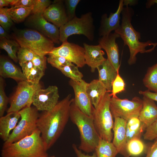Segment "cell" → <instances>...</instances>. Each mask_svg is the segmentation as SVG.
Instances as JSON below:
<instances>
[{"instance_id": "20", "label": "cell", "mask_w": 157, "mask_h": 157, "mask_svg": "<svg viewBox=\"0 0 157 157\" xmlns=\"http://www.w3.org/2000/svg\"><path fill=\"white\" fill-rule=\"evenodd\" d=\"M0 76L3 78H11L17 83L27 81L22 71L8 58H0Z\"/></svg>"}, {"instance_id": "37", "label": "cell", "mask_w": 157, "mask_h": 157, "mask_svg": "<svg viewBox=\"0 0 157 157\" xmlns=\"http://www.w3.org/2000/svg\"><path fill=\"white\" fill-rule=\"evenodd\" d=\"M7 8H0V25L6 31L8 30L13 24V21L7 12Z\"/></svg>"}, {"instance_id": "16", "label": "cell", "mask_w": 157, "mask_h": 157, "mask_svg": "<svg viewBox=\"0 0 157 157\" xmlns=\"http://www.w3.org/2000/svg\"><path fill=\"white\" fill-rule=\"evenodd\" d=\"M124 6V0H120L115 12L111 13L108 17L106 13L102 15L98 30V34L100 37L107 35L119 27L120 25V15Z\"/></svg>"}, {"instance_id": "45", "label": "cell", "mask_w": 157, "mask_h": 157, "mask_svg": "<svg viewBox=\"0 0 157 157\" xmlns=\"http://www.w3.org/2000/svg\"><path fill=\"white\" fill-rule=\"evenodd\" d=\"M139 93L143 96L146 97L154 101H157V93L152 92L147 90L144 91H140Z\"/></svg>"}, {"instance_id": "7", "label": "cell", "mask_w": 157, "mask_h": 157, "mask_svg": "<svg viewBox=\"0 0 157 157\" xmlns=\"http://www.w3.org/2000/svg\"><path fill=\"white\" fill-rule=\"evenodd\" d=\"M95 27L92 13L88 12L80 17L76 16L59 28L60 39L62 43L67 41L68 38L73 35H82L90 41L94 37Z\"/></svg>"}, {"instance_id": "23", "label": "cell", "mask_w": 157, "mask_h": 157, "mask_svg": "<svg viewBox=\"0 0 157 157\" xmlns=\"http://www.w3.org/2000/svg\"><path fill=\"white\" fill-rule=\"evenodd\" d=\"M143 106L138 118L146 128L157 118V106L154 101L146 97L142 99Z\"/></svg>"}, {"instance_id": "50", "label": "cell", "mask_w": 157, "mask_h": 157, "mask_svg": "<svg viewBox=\"0 0 157 157\" xmlns=\"http://www.w3.org/2000/svg\"><path fill=\"white\" fill-rule=\"evenodd\" d=\"M55 157V156H51V157L47 156V157Z\"/></svg>"}, {"instance_id": "12", "label": "cell", "mask_w": 157, "mask_h": 157, "mask_svg": "<svg viewBox=\"0 0 157 157\" xmlns=\"http://www.w3.org/2000/svg\"><path fill=\"white\" fill-rule=\"evenodd\" d=\"M58 88L56 85L37 90L33 98L32 104L38 111H47L52 109L58 102Z\"/></svg>"}, {"instance_id": "1", "label": "cell", "mask_w": 157, "mask_h": 157, "mask_svg": "<svg viewBox=\"0 0 157 157\" xmlns=\"http://www.w3.org/2000/svg\"><path fill=\"white\" fill-rule=\"evenodd\" d=\"M73 98L68 94L50 110L39 115L37 128L47 151L55 143L63 132L70 117V110Z\"/></svg>"}, {"instance_id": "30", "label": "cell", "mask_w": 157, "mask_h": 157, "mask_svg": "<svg viewBox=\"0 0 157 157\" xmlns=\"http://www.w3.org/2000/svg\"><path fill=\"white\" fill-rule=\"evenodd\" d=\"M20 47L19 44L15 40L7 39L0 40V48L5 50L10 58L15 63L18 61L16 53Z\"/></svg>"}, {"instance_id": "47", "label": "cell", "mask_w": 157, "mask_h": 157, "mask_svg": "<svg viewBox=\"0 0 157 157\" xmlns=\"http://www.w3.org/2000/svg\"><path fill=\"white\" fill-rule=\"evenodd\" d=\"M0 38L10 39L9 36L6 31L1 26H0Z\"/></svg>"}, {"instance_id": "18", "label": "cell", "mask_w": 157, "mask_h": 157, "mask_svg": "<svg viewBox=\"0 0 157 157\" xmlns=\"http://www.w3.org/2000/svg\"><path fill=\"white\" fill-rule=\"evenodd\" d=\"M42 15L48 22H51L59 28L69 21L65 6L63 1L61 0L54 1Z\"/></svg>"}, {"instance_id": "4", "label": "cell", "mask_w": 157, "mask_h": 157, "mask_svg": "<svg viewBox=\"0 0 157 157\" xmlns=\"http://www.w3.org/2000/svg\"><path fill=\"white\" fill-rule=\"evenodd\" d=\"M41 133L37 128L31 134L17 142L3 146L1 157H44L48 156Z\"/></svg>"}, {"instance_id": "36", "label": "cell", "mask_w": 157, "mask_h": 157, "mask_svg": "<svg viewBox=\"0 0 157 157\" xmlns=\"http://www.w3.org/2000/svg\"><path fill=\"white\" fill-rule=\"evenodd\" d=\"M125 87L124 81L118 72L113 83L112 93L110 94V95L113 97L116 96L117 94L125 90Z\"/></svg>"}, {"instance_id": "35", "label": "cell", "mask_w": 157, "mask_h": 157, "mask_svg": "<svg viewBox=\"0 0 157 157\" xmlns=\"http://www.w3.org/2000/svg\"><path fill=\"white\" fill-rule=\"evenodd\" d=\"M80 0H65V6L66 13L69 21L70 20L76 16V9Z\"/></svg>"}, {"instance_id": "8", "label": "cell", "mask_w": 157, "mask_h": 157, "mask_svg": "<svg viewBox=\"0 0 157 157\" xmlns=\"http://www.w3.org/2000/svg\"><path fill=\"white\" fill-rule=\"evenodd\" d=\"M34 107H27L19 113L21 119L10 134L8 140L3 146H6L18 141L31 134L37 129V122L39 115Z\"/></svg>"}, {"instance_id": "6", "label": "cell", "mask_w": 157, "mask_h": 157, "mask_svg": "<svg viewBox=\"0 0 157 157\" xmlns=\"http://www.w3.org/2000/svg\"><path fill=\"white\" fill-rule=\"evenodd\" d=\"M107 92L93 111L92 116L94 125L100 138L111 142L113 138L112 132L114 122L110 109L111 98Z\"/></svg>"}, {"instance_id": "26", "label": "cell", "mask_w": 157, "mask_h": 157, "mask_svg": "<svg viewBox=\"0 0 157 157\" xmlns=\"http://www.w3.org/2000/svg\"><path fill=\"white\" fill-rule=\"evenodd\" d=\"M96 157H115L118 151L112 142L100 138L95 150Z\"/></svg>"}, {"instance_id": "39", "label": "cell", "mask_w": 157, "mask_h": 157, "mask_svg": "<svg viewBox=\"0 0 157 157\" xmlns=\"http://www.w3.org/2000/svg\"><path fill=\"white\" fill-rule=\"evenodd\" d=\"M44 72L40 69L34 66L28 76L27 81L34 84L40 83V81L44 75Z\"/></svg>"}, {"instance_id": "14", "label": "cell", "mask_w": 157, "mask_h": 157, "mask_svg": "<svg viewBox=\"0 0 157 157\" xmlns=\"http://www.w3.org/2000/svg\"><path fill=\"white\" fill-rule=\"evenodd\" d=\"M119 37V35L114 32L107 35L100 37L98 41L99 44L106 52L107 59L117 72H119L120 64L119 47L116 40Z\"/></svg>"}, {"instance_id": "43", "label": "cell", "mask_w": 157, "mask_h": 157, "mask_svg": "<svg viewBox=\"0 0 157 157\" xmlns=\"http://www.w3.org/2000/svg\"><path fill=\"white\" fill-rule=\"evenodd\" d=\"M145 157H157V138L148 147Z\"/></svg>"}, {"instance_id": "15", "label": "cell", "mask_w": 157, "mask_h": 157, "mask_svg": "<svg viewBox=\"0 0 157 157\" xmlns=\"http://www.w3.org/2000/svg\"><path fill=\"white\" fill-rule=\"evenodd\" d=\"M87 83L83 80L78 82L71 79L69 81V84L74 92L75 104L83 113L89 116H92L94 108L92 105L86 91Z\"/></svg>"}, {"instance_id": "25", "label": "cell", "mask_w": 157, "mask_h": 157, "mask_svg": "<svg viewBox=\"0 0 157 157\" xmlns=\"http://www.w3.org/2000/svg\"><path fill=\"white\" fill-rule=\"evenodd\" d=\"M146 127L138 117H133L127 121L126 125V140L127 143L131 140L140 139L143 131Z\"/></svg>"}, {"instance_id": "24", "label": "cell", "mask_w": 157, "mask_h": 157, "mask_svg": "<svg viewBox=\"0 0 157 157\" xmlns=\"http://www.w3.org/2000/svg\"><path fill=\"white\" fill-rule=\"evenodd\" d=\"M86 91L91 102L96 108L107 91L104 85L98 79H94L87 83Z\"/></svg>"}, {"instance_id": "40", "label": "cell", "mask_w": 157, "mask_h": 157, "mask_svg": "<svg viewBox=\"0 0 157 157\" xmlns=\"http://www.w3.org/2000/svg\"><path fill=\"white\" fill-rule=\"evenodd\" d=\"M49 0H36L35 5L31 13L33 14H42L51 4Z\"/></svg>"}, {"instance_id": "5", "label": "cell", "mask_w": 157, "mask_h": 157, "mask_svg": "<svg viewBox=\"0 0 157 157\" xmlns=\"http://www.w3.org/2000/svg\"><path fill=\"white\" fill-rule=\"evenodd\" d=\"M13 37L20 47L28 48L40 56L48 55L54 48L51 40L35 30H18Z\"/></svg>"}, {"instance_id": "34", "label": "cell", "mask_w": 157, "mask_h": 157, "mask_svg": "<svg viewBox=\"0 0 157 157\" xmlns=\"http://www.w3.org/2000/svg\"><path fill=\"white\" fill-rule=\"evenodd\" d=\"M19 63L31 61L36 54L27 48L20 47L17 53Z\"/></svg>"}, {"instance_id": "21", "label": "cell", "mask_w": 157, "mask_h": 157, "mask_svg": "<svg viewBox=\"0 0 157 157\" xmlns=\"http://www.w3.org/2000/svg\"><path fill=\"white\" fill-rule=\"evenodd\" d=\"M97 69L99 73L98 80L108 92H111L113 83L119 72L115 69L107 59Z\"/></svg>"}, {"instance_id": "44", "label": "cell", "mask_w": 157, "mask_h": 157, "mask_svg": "<svg viewBox=\"0 0 157 157\" xmlns=\"http://www.w3.org/2000/svg\"><path fill=\"white\" fill-rule=\"evenodd\" d=\"M19 63L22 67V72L24 74L26 78L31 71L34 67L32 61H28Z\"/></svg>"}, {"instance_id": "41", "label": "cell", "mask_w": 157, "mask_h": 157, "mask_svg": "<svg viewBox=\"0 0 157 157\" xmlns=\"http://www.w3.org/2000/svg\"><path fill=\"white\" fill-rule=\"evenodd\" d=\"M47 58L36 54L31 61L34 66L38 68L44 72L47 68Z\"/></svg>"}, {"instance_id": "42", "label": "cell", "mask_w": 157, "mask_h": 157, "mask_svg": "<svg viewBox=\"0 0 157 157\" xmlns=\"http://www.w3.org/2000/svg\"><path fill=\"white\" fill-rule=\"evenodd\" d=\"M36 0H18L14 6L22 7L33 9Z\"/></svg>"}, {"instance_id": "32", "label": "cell", "mask_w": 157, "mask_h": 157, "mask_svg": "<svg viewBox=\"0 0 157 157\" xmlns=\"http://www.w3.org/2000/svg\"><path fill=\"white\" fill-rule=\"evenodd\" d=\"M47 61L52 67L60 70L61 69L72 63L65 58L52 55H48Z\"/></svg>"}, {"instance_id": "22", "label": "cell", "mask_w": 157, "mask_h": 157, "mask_svg": "<svg viewBox=\"0 0 157 157\" xmlns=\"http://www.w3.org/2000/svg\"><path fill=\"white\" fill-rule=\"evenodd\" d=\"M21 116L19 112L7 113L5 116L0 118V137L4 142L8 139L10 131L13 130Z\"/></svg>"}, {"instance_id": "49", "label": "cell", "mask_w": 157, "mask_h": 157, "mask_svg": "<svg viewBox=\"0 0 157 157\" xmlns=\"http://www.w3.org/2000/svg\"><path fill=\"white\" fill-rule=\"evenodd\" d=\"M155 3L157 4V0H150L147 1V7L150 8Z\"/></svg>"}, {"instance_id": "28", "label": "cell", "mask_w": 157, "mask_h": 157, "mask_svg": "<svg viewBox=\"0 0 157 157\" xmlns=\"http://www.w3.org/2000/svg\"><path fill=\"white\" fill-rule=\"evenodd\" d=\"M148 147H147L140 139L134 138L127 142L126 149L129 156H137L144 152L146 153Z\"/></svg>"}, {"instance_id": "31", "label": "cell", "mask_w": 157, "mask_h": 157, "mask_svg": "<svg viewBox=\"0 0 157 157\" xmlns=\"http://www.w3.org/2000/svg\"><path fill=\"white\" fill-rule=\"evenodd\" d=\"M78 67L73 63L65 66L60 71L65 76L76 82L81 81L83 75L78 69Z\"/></svg>"}, {"instance_id": "46", "label": "cell", "mask_w": 157, "mask_h": 157, "mask_svg": "<svg viewBox=\"0 0 157 157\" xmlns=\"http://www.w3.org/2000/svg\"><path fill=\"white\" fill-rule=\"evenodd\" d=\"M72 147L77 157H96L95 152L92 155L85 154L82 153L81 151L78 148L75 144H73Z\"/></svg>"}, {"instance_id": "11", "label": "cell", "mask_w": 157, "mask_h": 157, "mask_svg": "<svg viewBox=\"0 0 157 157\" xmlns=\"http://www.w3.org/2000/svg\"><path fill=\"white\" fill-rule=\"evenodd\" d=\"M85 50L77 44L68 41L63 42L58 47H54L48 54L63 57L76 65L78 67H83L85 63Z\"/></svg>"}, {"instance_id": "19", "label": "cell", "mask_w": 157, "mask_h": 157, "mask_svg": "<svg viewBox=\"0 0 157 157\" xmlns=\"http://www.w3.org/2000/svg\"><path fill=\"white\" fill-rule=\"evenodd\" d=\"M85 50V64L91 68V72H94L106 59L104 56L105 53L100 45H91L85 43L83 44Z\"/></svg>"}, {"instance_id": "27", "label": "cell", "mask_w": 157, "mask_h": 157, "mask_svg": "<svg viewBox=\"0 0 157 157\" xmlns=\"http://www.w3.org/2000/svg\"><path fill=\"white\" fill-rule=\"evenodd\" d=\"M143 82L148 90L157 93V63L148 68Z\"/></svg>"}, {"instance_id": "3", "label": "cell", "mask_w": 157, "mask_h": 157, "mask_svg": "<svg viewBox=\"0 0 157 157\" xmlns=\"http://www.w3.org/2000/svg\"><path fill=\"white\" fill-rule=\"evenodd\" d=\"M69 118L79 132L80 143L78 148L88 153L94 151L100 137L92 116H89L81 111L75 104L74 98L70 105Z\"/></svg>"}, {"instance_id": "48", "label": "cell", "mask_w": 157, "mask_h": 157, "mask_svg": "<svg viewBox=\"0 0 157 157\" xmlns=\"http://www.w3.org/2000/svg\"><path fill=\"white\" fill-rule=\"evenodd\" d=\"M9 5L7 0H0V8L5 6H8Z\"/></svg>"}, {"instance_id": "29", "label": "cell", "mask_w": 157, "mask_h": 157, "mask_svg": "<svg viewBox=\"0 0 157 157\" xmlns=\"http://www.w3.org/2000/svg\"><path fill=\"white\" fill-rule=\"evenodd\" d=\"M32 10L28 8L13 6L8 8L7 12L13 22L19 23L23 21L31 13Z\"/></svg>"}, {"instance_id": "10", "label": "cell", "mask_w": 157, "mask_h": 157, "mask_svg": "<svg viewBox=\"0 0 157 157\" xmlns=\"http://www.w3.org/2000/svg\"><path fill=\"white\" fill-rule=\"evenodd\" d=\"M142 106V100L138 97L130 100L116 96L111 97L110 107L113 117H119L127 121L132 118L138 117Z\"/></svg>"}, {"instance_id": "33", "label": "cell", "mask_w": 157, "mask_h": 157, "mask_svg": "<svg viewBox=\"0 0 157 157\" xmlns=\"http://www.w3.org/2000/svg\"><path fill=\"white\" fill-rule=\"evenodd\" d=\"M3 78L0 76V117L3 116L6 109L9 98L6 96L4 90Z\"/></svg>"}, {"instance_id": "38", "label": "cell", "mask_w": 157, "mask_h": 157, "mask_svg": "<svg viewBox=\"0 0 157 157\" xmlns=\"http://www.w3.org/2000/svg\"><path fill=\"white\" fill-rule=\"evenodd\" d=\"M143 138L145 140L150 141L157 138V118L146 127Z\"/></svg>"}, {"instance_id": "13", "label": "cell", "mask_w": 157, "mask_h": 157, "mask_svg": "<svg viewBox=\"0 0 157 157\" xmlns=\"http://www.w3.org/2000/svg\"><path fill=\"white\" fill-rule=\"evenodd\" d=\"M27 22L31 27L50 39L54 43H60L59 28L48 22L42 14H33L28 18Z\"/></svg>"}, {"instance_id": "2", "label": "cell", "mask_w": 157, "mask_h": 157, "mask_svg": "<svg viewBox=\"0 0 157 157\" xmlns=\"http://www.w3.org/2000/svg\"><path fill=\"white\" fill-rule=\"evenodd\" d=\"M134 12L128 6L124 7L121 14V23L119 27L114 32L118 34L124 42V46H128L130 57L128 61L130 65L134 64L136 61V55L140 53H149L154 50L157 42L151 40L141 42L140 33L135 30L131 24V21Z\"/></svg>"}, {"instance_id": "9", "label": "cell", "mask_w": 157, "mask_h": 157, "mask_svg": "<svg viewBox=\"0 0 157 157\" xmlns=\"http://www.w3.org/2000/svg\"><path fill=\"white\" fill-rule=\"evenodd\" d=\"M17 83L15 92L9 98L10 106L7 113L18 112L25 107L31 106L35 93L42 88L40 83L34 84L27 81Z\"/></svg>"}, {"instance_id": "17", "label": "cell", "mask_w": 157, "mask_h": 157, "mask_svg": "<svg viewBox=\"0 0 157 157\" xmlns=\"http://www.w3.org/2000/svg\"><path fill=\"white\" fill-rule=\"evenodd\" d=\"M112 143L118 153L129 157L126 149V125L127 121L118 117L114 118Z\"/></svg>"}]
</instances>
